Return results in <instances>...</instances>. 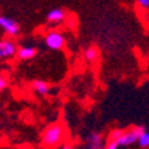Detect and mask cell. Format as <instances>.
<instances>
[{"instance_id": "cell-1", "label": "cell", "mask_w": 149, "mask_h": 149, "mask_svg": "<svg viewBox=\"0 0 149 149\" xmlns=\"http://www.w3.org/2000/svg\"><path fill=\"white\" fill-rule=\"evenodd\" d=\"M65 139V128L61 124H51L45 129L42 134V144L47 148H52L62 144Z\"/></svg>"}, {"instance_id": "cell-2", "label": "cell", "mask_w": 149, "mask_h": 149, "mask_svg": "<svg viewBox=\"0 0 149 149\" xmlns=\"http://www.w3.org/2000/svg\"><path fill=\"white\" fill-rule=\"evenodd\" d=\"M146 129L144 126H133L130 129H126V130H122L121 136L118 137L117 142L120 146H130L136 142H139L140 136L145 132Z\"/></svg>"}, {"instance_id": "cell-3", "label": "cell", "mask_w": 149, "mask_h": 149, "mask_svg": "<svg viewBox=\"0 0 149 149\" xmlns=\"http://www.w3.org/2000/svg\"><path fill=\"white\" fill-rule=\"evenodd\" d=\"M17 50L19 47H17L16 42L12 39L7 38L0 40V59L1 61H8V59L16 56Z\"/></svg>"}, {"instance_id": "cell-4", "label": "cell", "mask_w": 149, "mask_h": 149, "mask_svg": "<svg viewBox=\"0 0 149 149\" xmlns=\"http://www.w3.org/2000/svg\"><path fill=\"white\" fill-rule=\"evenodd\" d=\"M0 28L8 36H17L20 32V24L17 23V20L6 15H0Z\"/></svg>"}, {"instance_id": "cell-5", "label": "cell", "mask_w": 149, "mask_h": 149, "mask_svg": "<svg viewBox=\"0 0 149 149\" xmlns=\"http://www.w3.org/2000/svg\"><path fill=\"white\" fill-rule=\"evenodd\" d=\"M65 36L58 31H50L45 36V45L51 50H62L65 47Z\"/></svg>"}, {"instance_id": "cell-6", "label": "cell", "mask_w": 149, "mask_h": 149, "mask_svg": "<svg viewBox=\"0 0 149 149\" xmlns=\"http://www.w3.org/2000/svg\"><path fill=\"white\" fill-rule=\"evenodd\" d=\"M85 146H86V149H105L106 142H105L102 134H100L97 132H93L86 137Z\"/></svg>"}, {"instance_id": "cell-7", "label": "cell", "mask_w": 149, "mask_h": 149, "mask_svg": "<svg viewBox=\"0 0 149 149\" xmlns=\"http://www.w3.org/2000/svg\"><path fill=\"white\" fill-rule=\"evenodd\" d=\"M46 19H47V23H49V24L58 26L65 22V19H66V12H65V10H62V8H54V10H51L49 14H47Z\"/></svg>"}, {"instance_id": "cell-8", "label": "cell", "mask_w": 149, "mask_h": 149, "mask_svg": "<svg viewBox=\"0 0 149 149\" xmlns=\"http://www.w3.org/2000/svg\"><path fill=\"white\" fill-rule=\"evenodd\" d=\"M31 89L39 95H49L51 91V86L50 83H47L46 81H40V79H35L31 82Z\"/></svg>"}, {"instance_id": "cell-9", "label": "cell", "mask_w": 149, "mask_h": 149, "mask_svg": "<svg viewBox=\"0 0 149 149\" xmlns=\"http://www.w3.org/2000/svg\"><path fill=\"white\" fill-rule=\"evenodd\" d=\"M36 52H38L36 49L32 47V46H20L19 50H17L16 56L20 59V61H30V59L35 58Z\"/></svg>"}, {"instance_id": "cell-10", "label": "cell", "mask_w": 149, "mask_h": 149, "mask_svg": "<svg viewBox=\"0 0 149 149\" xmlns=\"http://www.w3.org/2000/svg\"><path fill=\"white\" fill-rule=\"evenodd\" d=\"M85 58H86V61H89V62H94V61L98 58L97 47H94V46L87 47V49L85 50Z\"/></svg>"}, {"instance_id": "cell-11", "label": "cell", "mask_w": 149, "mask_h": 149, "mask_svg": "<svg viewBox=\"0 0 149 149\" xmlns=\"http://www.w3.org/2000/svg\"><path fill=\"white\" fill-rule=\"evenodd\" d=\"M137 144L140 145V148L149 149V132H148V130H145V132L140 136L139 142H137Z\"/></svg>"}, {"instance_id": "cell-12", "label": "cell", "mask_w": 149, "mask_h": 149, "mask_svg": "<svg viewBox=\"0 0 149 149\" xmlns=\"http://www.w3.org/2000/svg\"><path fill=\"white\" fill-rule=\"evenodd\" d=\"M8 83H10V81H8V78L6 75H4L3 73H0V91H3L6 87L8 86Z\"/></svg>"}, {"instance_id": "cell-13", "label": "cell", "mask_w": 149, "mask_h": 149, "mask_svg": "<svg viewBox=\"0 0 149 149\" xmlns=\"http://www.w3.org/2000/svg\"><path fill=\"white\" fill-rule=\"evenodd\" d=\"M118 148H120L118 142L111 139H109V141L106 142V146H105V149H118Z\"/></svg>"}, {"instance_id": "cell-14", "label": "cell", "mask_w": 149, "mask_h": 149, "mask_svg": "<svg viewBox=\"0 0 149 149\" xmlns=\"http://www.w3.org/2000/svg\"><path fill=\"white\" fill-rule=\"evenodd\" d=\"M136 1L141 8H145V10L149 8V0H136Z\"/></svg>"}, {"instance_id": "cell-15", "label": "cell", "mask_w": 149, "mask_h": 149, "mask_svg": "<svg viewBox=\"0 0 149 149\" xmlns=\"http://www.w3.org/2000/svg\"><path fill=\"white\" fill-rule=\"evenodd\" d=\"M61 149H74V146L71 144H69V142H66V144H62Z\"/></svg>"}]
</instances>
